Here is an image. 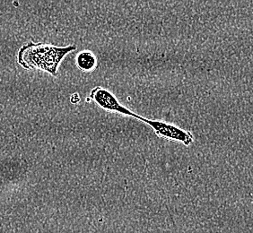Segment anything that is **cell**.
Here are the masks:
<instances>
[{
  "label": "cell",
  "mask_w": 253,
  "mask_h": 233,
  "mask_svg": "<svg viewBox=\"0 0 253 233\" xmlns=\"http://www.w3.org/2000/svg\"><path fill=\"white\" fill-rule=\"evenodd\" d=\"M89 97L91 98V100H93L99 107L102 108V110H104L106 112L117 113V114H121L123 116H131V117L137 118L141 121L144 118L143 116L137 115L135 112L130 111L129 109L124 107L118 101L116 96L105 88H102L101 86H96V87L93 88L89 94Z\"/></svg>",
  "instance_id": "7a4b0ae2"
},
{
  "label": "cell",
  "mask_w": 253,
  "mask_h": 233,
  "mask_svg": "<svg viewBox=\"0 0 253 233\" xmlns=\"http://www.w3.org/2000/svg\"><path fill=\"white\" fill-rule=\"evenodd\" d=\"M77 49V46L66 47L52 44L30 41L20 48L17 54V62L25 69H37L57 77L59 65L65 57Z\"/></svg>",
  "instance_id": "6da1fadb"
},
{
  "label": "cell",
  "mask_w": 253,
  "mask_h": 233,
  "mask_svg": "<svg viewBox=\"0 0 253 233\" xmlns=\"http://www.w3.org/2000/svg\"><path fill=\"white\" fill-rule=\"evenodd\" d=\"M76 63L78 68L84 72H92L97 68V59L94 54L88 50H84L78 54Z\"/></svg>",
  "instance_id": "277c9868"
},
{
  "label": "cell",
  "mask_w": 253,
  "mask_h": 233,
  "mask_svg": "<svg viewBox=\"0 0 253 233\" xmlns=\"http://www.w3.org/2000/svg\"><path fill=\"white\" fill-rule=\"evenodd\" d=\"M142 121L150 126L156 133V136L171 141L179 142L186 146H190L193 143V136L190 132L186 131L174 125L165 121L147 119L146 117H144Z\"/></svg>",
  "instance_id": "3957f363"
}]
</instances>
